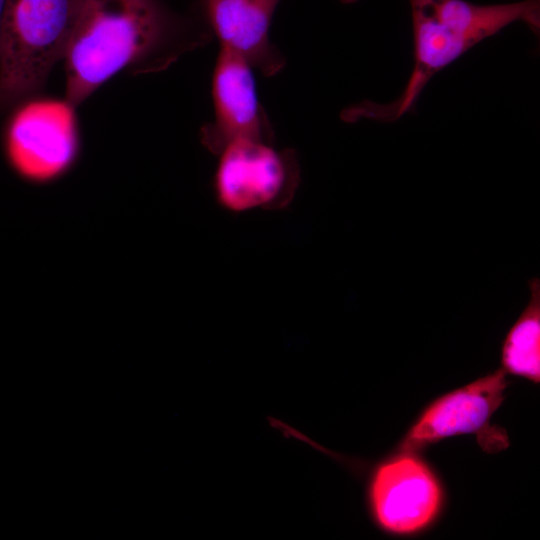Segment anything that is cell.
Masks as SVG:
<instances>
[{"label": "cell", "instance_id": "obj_2", "mask_svg": "<svg viewBox=\"0 0 540 540\" xmlns=\"http://www.w3.org/2000/svg\"><path fill=\"white\" fill-rule=\"evenodd\" d=\"M413 30V67L403 90L392 102L365 100L344 109L346 122L369 119L390 123L414 110L430 79L483 40L522 22L540 28V0L482 5L467 0H408Z\"/></svg>", "mask_w": 540, "mask_h": 540}, {"label": "cell", "instance_id": "obj_8", "mask_svg": "<svg viewBox=\"0 0 540 540\" xmlns=\"http://www.w3.org/2000/svg\"><path fill=\"white\" fill-rule=\"evenodd\" d=\"M369 502L383 529L410 534L435 518L441 504V489L428 466L405 452L375 470L369 485Z\"/></svg>", "mask_w": 540, "mask_h": 540}, {"label": "cell", "instance_id": "obj_11", "mask_svg": "<svg viewBox=\"0 0 540 540\" xmlns=\"http://www.w3.org/2000/svg\"><path fill=\"white\" fill-rule=\"evenodd\" d=\"M6 5H7V0H0V56H1V46H2L5 14H6Z\"/></svg>", "mask_w": 540, "mask_h": 540}, {"label": "cell", "instance_id": "obj_5", "mask_svg": "<svg viewBox=\"0 0 540 540\" xmlns=\"http://www.w3.org/2000/svg\"><path fill=\"white\" fill-rule=\"evenodd\" d=\"M506 372L501 368L451 391L432 402L408 430L401 443L404 452L460 434H476L489 452L505 449L506 432L492 426L490 419L504 400Z\"/></svg>", "mask_w": 540, "mask_h": 540}, {"label": "cell", "instance_id": "obj_6", "mask_svg": "<svg viewBox=\"0 0 540 540\" xmlns=\"http://www.w3.org/2000/svg\"><path fill=\"white\" fill-rule=\"evenodd\" d=\"M74 109L65 99H37L16 112L6 144L19 174L42 182L67 170L78 149Z\"/></svg>", "mask_w": 540, "mask_h": 540}, {"label": "cell", "instance_id": "obj_12", "mask_svg": "<svg viewBox=\"0 0 540 540\" xmlns=\"http://www.w3.org/2000/svg\"><path fill=\"white\" fill-rule=\"evenodd\" d=\"M342 3L349 4V3H355L358 0H340Z\"/></svg>", "mask_w": 540, "mask_h": 540}, {"label": "cell", "instance_id": "obj_1", "mask_svg": "<svg viewBox=\"0 0 540 540\" xmlns=\"http://www.w3.org/2000/svg\"><path fill=\"white\" fill-rule=\"evenodd\" d=\"M212 35L196 9L181 14L162 0H85L63 57L65 100L76 108L125 69H165Z\"/></svg>", "mask_w": 540, "mask_h": 540}, {"label": "cell", "instance_id": "obj_10", "mask_svg": "<svg viewBox=\"0 0 540 540\" xmlns=\"http://www.w3.org/2000/svg\"><path fill=\"white\" fill-rule=\"evenodd\" d=\"M530 299L507 333L501 363L505 372L538 383L540 379V281L529 282Z\"/></svg>", "mask_w": 540, "mask_h": 540}, {"label": "cell", "instance_id": "obj_4", "mask_svg": "<svg viewBox=\"0 0 540 540\" xmlns=\"http://www.w3.org/2000/svg\"><path fill=\"white\" fill-rule=\"evenodd\" d=\"M213 177L218 204L231 213L285 208L294 198L300 170L293 150L273 143L240 139L219 154Z\"/></svg>", "mask_w": 540, "mask_h": 540}, {"label": "cell", "instance_id": "obj_3", "mask_svg": "<svg viewBox=\"0 0 540 540\" xmlns=\"http://www.w3.org/2000/svg\"><path fill=\"white\" fill-rule=\"evenodd\" d=\"M85 0H7L0 110L33 97L63 60Z\"/></svg>", "mask_w": 540, "mask_h": 540}, {"label": "cell", "instance_id": "obj_7", "mask_svg": "<svg viewBox=\"0 0 540 540\" xmlns=\"http://www.w3.org/2000/svg\"><path fill=\"white\" fill-rule=\"evenodd\" d=\"M214 119L200 130L204 147L218 155L240 139L273 143L270 121L259 102L251 65L241 56L221 48L213 71Z\"/></svg>", "mask_w": 540, "mask_h": 540}, {"label": "cell", "instance_id": "obj_9", "mask_svg": "<svg viewBox=\"0 0 540 540\" xmlns=\"http://www.w3.org/2000/svg\"><path fill=\"white\" fill-rule=\"evenodd\" d=\"M282 0H195L221 48L245 59L270 77L280 72L285 57L270 40V27Z\"/></svg>", "mask_w": 540, "mask_h": 540}]
</instances>
